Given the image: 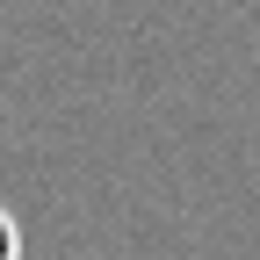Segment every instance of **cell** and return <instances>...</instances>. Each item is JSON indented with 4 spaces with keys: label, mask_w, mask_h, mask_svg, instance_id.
<instances>
[{
    "label": "cell",
    "mask_w": 260,
    "mask_h": 260,
    "mask_svg": "<svg viewBox=\"0 0 260 260\" xmlns=\"http://www.w3.org/2000/svg\"><path fill=\"white\" fill-rule=\"evenodd\" d=\"M0 260H22V224L0 210Z\"/></svg>",
    "instance_id": "obj_1"
}]
</instances>
